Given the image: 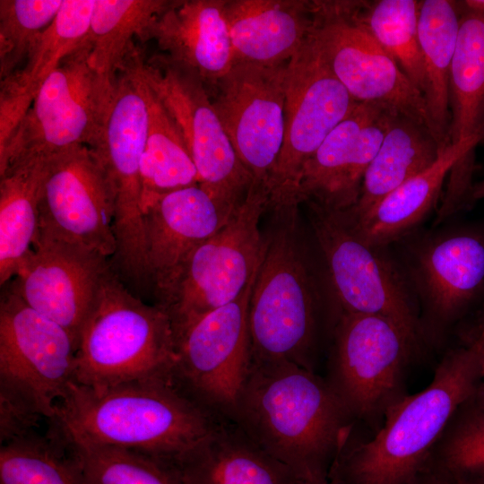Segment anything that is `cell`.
Here are the masks:
<instances>
[{"instance_id":"obj_13","label":"cell","mask_w":484,"mask_h":484,"mask_svg":"<svg viewBox=\"0 0 484 484\" xmlns=\"http://www.w3.org/2000/svg\"><path fill=\"white\" fill-rule=\"evenodd\" d=\"M359 1H310L314 34L329 68L358 103H370L431 125L422 92L359 17Z\"/></svg>"},{"instance_id":"obj_15","label":"cell","mask_w":484,"mask_h":484,"mask_svg":"<svg viewBox=\"0 0 484 484\" xmlns=\"http://www.w3.org/2000/svg\"><path fill=\"white\" fill-rule=\"evenodd\" d=\"M137 66L180 130L199 185L221 200L240 203L253 180L238 160L203 82L163 54L145 59L139 48Z\"/></svg>"},{"instance_id":"obj_5","label":"cell","mask_w":484,"mask_h":484,"mask_svg":"<svg viewBox=\"0 0 484 484\" xmlns=\"http://www.w3.org/2000/svg\"><path fill=\"white\" fill-rule=\"evenodd\" d=\"M172 321L128 289L110 268L79 336L74 383L91 389L145 380L173 382Z\"/></svg>"},{"instance_id":"obj_30","label":"cell","mask_w":484,"mask_h":484,"mask_svg":"<svg viewBox=\"0 0 484 484\" xmlns=\"http://www.w3.org/2000/svg\"><path fill=\"white\" fill-rule=\"evenodd\" d=\"M462 6L449 79L450 143L484 137V8Z\"/></svg>"},{"instance_id":"obj_29","label":"cell","mask_w":484,"mask_h":484,"mask_svg":"<svg viewBox=\"0 0 484 484\" xmlns=\"http://www.w3.org/2000/svg\"><path fill=\"white\" fill-rule=\"evenodd\" d=\"M448 0L420 1L419 40L422 54L426 101L432 134L439 148L450 144L449 79L462 8Z\"/></svg>"},{"instance_id":"obj_25","label":"cell","mask_w":484,"mask_h":484,"mask_svg":"<svg viewBox=\"0 0 484 484\" xmlns=\"http://www.w3.org/2000/svg\"><path fill=\"white\" fill-rule=\"evenodd\" d=\"M95 0H64L22 67L0 83V150L30 109L47 77L87 39Z\"/></svg>"},{"instance_id":"obj_23","label":"cell","mask_w":484,"mask_h":484,"mask_svg":"<svg viewBox=\"0 0 484 484\" xmlns=\"http://www.w3.org/2000/svg\"><path fill=\"white\" fill-rule=\"evenodd\" d=\"M226 0H175L153 24L149 39L171 62L216 87L234 65Z\"/></svg>"},{"instance_id":"obj_44","label":"cell","mask_w":484,"mask_h":484,"mask_svg":"<svg viewBox=\"0 0 484 484\" xmlns=\"http://www.w3.org/2000/svg\"><path fill=\"white\" fill-rule=\"evenodd\" d=\"M483 142H484V140H483Z\"/></svg>"},{"instance_id":"obj_7","label":"cell","mask_w":484,"mask_h":484,"mask_svg":"<svg viewBox=\"0 0 484 484\" xmlns=\"http://www.w3.org/2000/svg\"><path fill=\"white\" fill-rule=\"evenodd\" d=\"M321 254L335 317L345 314L376 315L400 326L421 350L427 344L419 307L401 265L387 246L366 243L343 211L305 202Z\"/></svg>"},{"instance_id":"obj_6","label":"cell","mask_w":484,"mask_h":484,"mask_svg":"<svg viewBox=\"0 0 484 484\" xmlns=\"http://www.w3.org/2000/svg\"><path fill=\"white\" fill-rule=\"evenodd\" d=\"M134 47L117 73L108 115L91 147L108 180L114 203L117 251L114 272L136 289L147 287L143 250L141 163L149 121L147 85Z\"/></svg>"},{"instance_id":"obj_40","label":"cell","mask_w":484,"mask_h":484,"mask_svg":"<svg viewBox=\"0 0 484 484\" xmlns=\"http://www.w3.org/2000/svg\"><path fill=\"white\" fill-rule=\"evenodd\" d=\"M290 484H332L328 477L317 475H296L292 473Z\"/></svg>"},{"instance_id":"obj_38","label":"cell","mask_w":484,"mask_h":484,"mask_svg":"<svg viewBox=\"0 0 484 484\" xmlns=\"http://www.w3.org/2000/svg\"><path fill=\"white\" fill-rule=\"evenodd\" d=\"M43 417L21 397L0 389L1 445L22 438L36 432Z\"/></svg>"},{"instance_id":"obj_39","label":"cell","mask_w":484,"mask_h":484,"mask_svg":"<svg viewBox=\"0 0 484 484\" xmlns=\"http://www.w3.org/2000/svg\"><path fill=\"white\" fill-rule=\"evenodd\" d=\"M476 343V342H475ZM479 346V382L472 394L473 399L484 407V341L476 343Z\"/></svg>"},{"instance_id":"obj_32","label":"cell","mask_w":484,"mask_h":484,"mask_svg":"<svg viewBox=\"0 0 484 484\" xmlns=\"http://www.w3.org/2000/svg\"><path fill=\"white\" fill-rule=\"evenodd\" d=\"M147 91L149 121L141 163L142 211L160 194L199 184L196 167L180 130L148 85Z\"/></svg>"},{"instance_id":"obj_9","label":"cell","mask_w":484,"mask_h":484,"mask_svg":"<svg viewBox=\"0 0 484 484\" xmlns=\"http://www.w3.org/2000/svg\"><path fill=\"white\" fill-rule=\"evenodd\" d=\"M115 80L91 65L86 39L41 84L0 151V173L22 157L49 158L77 146L92 147L106 123Z\"/></svg>"},{"instance_id":"obj_20","label":"cell","mask_w":484,"mask_h":484,"mask_svg":"<svg viewBox=\"0 0 484 484\" xmlns=\"http://www.w3.org/2000/svg\"><path fill=\"white\" fill-rule=\"evenodd\" d=\"M240 203L221 200L198 184L160 194L143 208L147 285L154 304L171 289L193 251L217 233Z\"/></svg>"},{"instance_id":"obj_26","label":"cell","mask_w":484,"mask_h":484,"mask_svg":"<svg viewBox=\"0 0 484 484\" xmlns=\"http://www.w3.org/2000/svg\"><path fill=\"white\" fill-rule=\"evenodd\" d=\"M180 484H290L292 472L238 426L221 421L197 447L163 462Z\"/></svg>"},{"instance_id":"obj_3","label":"cell","mask_w":484,"mask_h":484,"mask_svg":"<svg viewBox=\"0 0 484 484\" xmlns=\"http://www.w3.org/2000/svg\"><path fill=\"white\" fill-rule=\"evenodd\" d=\"M479 346L448 350L422 391L406 395L371 438H348L328 474L332 484H411L456 409L479 382Z\"/></svg>"},{"instance_id":"obj_21","label":"cell","mask_w":484,"mask_h":484,"mask_svg":"<svg viewBox=\"0 0 484 484\" xmlns=\"http://www.w3.org/2000/svg\"><path fill=\"white\" fill-rule=\"evenodd\" d=\"M393 111L358 103L305 163L298 201L346 211L358 202L363 177L378 152Z\"/></svg>"},{"instance_id":"obj_2","label":"cell","mask_w":484,"mask_h":484,"mask_svg":"<svg viewBox=\"0 0 484 484\" xmlns=\"http://www.w3.org/2000/svg\"><path fill=\"white\" fill-rule=\"evenodd\" d=\"M232 422L293 474L324 477L355 427L326 378L286 361L251 364Z\"/></svg>"},{"instance_id":"obj_36","label":"cell","mask_w":484,"mask_h":484,"mask_svg":"<svg viewBox=\"0 0 484 484\" xmlns=\"http://www.w3.org/2000/svg\"><path fill=\"white\" fill-rule=\"evenodd\" d=\"M64 443L85 484H180L165 462L149 455L112 446Z\"/></svg>"},{"instance_id":"obj_35","label":"cell","mask_w":484,"mask_h":484,"mask_svg":"<svg viewBox=\"0 0 484 484\" xmlns=\"http://www.w3.org/2000/svg\"><path fill=\"white\" fill-rule=\"evenodd\" d=\"M420 1L362 2L359 17L376 40L422 92L425 76L419 40Z\"/></svg>"},{"instance_id":"obj_41","label":"cell","mask_w":484,"mask_h":484,"mask_svg":"<svg viewBox=\"0 0 484 484\" xmlns=\"http://www.w3.org/2000/svg\"><path fill=\"white\" fill-rule=\"evenodd\" d=\"M480 199H484V179L474 184L470 196V204Z\"/></svg>"},{"instance_id":"obj_28","label":"cell","mask_w":484,"mask_h":484,"mask_svg":"<svg viewBox=\"0 0 484 484\" xmlns=\"http://www.w3.org/2000/svg\"><path fill=\"white\" fill-rule=\"evenodd\" d=\"M48 158L22 157L0 173V285L15 276L39 225L40 190Z\"/></svg>"},{"instance_id":"obj_12","label":"cell","mask_w":484,"mask_h":484,"mask_svg":"<svg viewBox=\"0 0 484 484\" xmlns=\"http://www.w3.org/2000/svg\"><path fill=\"white\" fill-rule=\"evenodd\" d=\"M357 105L329 68L313 30L287 63L284 141L266 186L268 209L298 207L305 163Z\"/></svg>"},{"instance_id":"obj_4","label":"cell","mask_w":484,"mask_h":484,"mask_svg":"<svg viewBox=\"0 0 484 484\" xmlns=\"http://www.w3.org/2000/svg\"><path fill=\"white\" fill-rule=\"evenodd\" d=\"M298 207L272 212L248 306L252 363L315 370L320 321L316 281L298 236Z\"/></svg>"},{"instance_id":"obj_31","label":"cell","mask_w":484,"mask_h":484,"mask_svg":"<svg viewBox=\"0 0 484 484\" xmlns=\"http://www.w3.org/2000/svg\"><path fill=\"white\" fill-rule=\"evenodd\" d=\"M175 0H95L87 37L91 65L115 79L134 38L149 40L151 27Z\"/></svg>"},{"instance_id":"obj_34","label":"cell","mask_w":484,"mask_h":484,"mask_svg":"<svg viewBox=\"0 0 484 484\" xmlns=\"http://www.w3.org/2000/svg\"><path fill=\"white\" fill-rule=\"evenodd\" d=\"M0 484H85L80 467L52 431L1 445Z\"/></svg>"},{"instance_id":"obj_43","label":"cell","mask_w":484,"mask_h":484,"mask_svg":"<svg viewBox=\"0 0 484 484\" xmlns=\"http://www.w3.org/2000/svg\"><path fill=\"white\" fill-rule=\"evenodd\" d=\"M463 3L468 6L484 8V0H467V1H464Z\"/></svg>"},{"instance_id":"obj_42","label":"cell","mask_w":484,"mask_h":484,"mask_svg":"<svg viewBox=\"0 0 484 484\" xmlns=\"http://www.w3.org/2000/svg\"><path fill=\"white\" fill-rule=\"evenodd\" d=\"M411 484H436V482L428 473L422 471Z\"/></svg>"},{"instance_id":"obj_1","label":"cell","mask_w":484,"mask_h":484,"mask_svg":"<svg viewBox=\"0 0 484 484\" xmlns=\"http://www.w3.org/2000/svg\"><path fill=\"white\" fill-rule=\"evenodd\" d=\"M223 421L172 381H134L104 389L73 382L49 421L64 442L112 446L174 461Z\"/></svg>"},{"instance_id":"obj_17","label":"cell","mask_w":484,"mask_h":484,"mask_svg":"<svg viewBox=\"0 0 484 484\" xmlns=\"http://www.w3.org/2000/svg\"><path fill=\"white\" fill-rule=\"evenodd\" d=\"M405 262L426 342H436L484 290V236L471 229L432 235L412 245Z\"/></svg>"},{"instance_id":"obj_19","label":"cell","mask_w":484,"mask_h":484,"mask_svg":"<svg viewBox=\"0 0 484 484\" xmlns=\"http://www.w3.org/2000/svg\"><path fill=\"white\" fill-rule=\"evenodd\" d=\"M110 268L102 255L37 234L8 283L31 308L66 329L78 344Z\"/></svg>"},{"instance_id":"obj_14","label":"cell","mask_w":484,"mask_h":484,"mask_svg":"<svg viewBox=\"0 0 484 484\" xmlns=\"http://www.w3.org/2000/svg\"><path fill=\"white\" fill-rule=\"evenodd\" d=\"M0 298V389L30 404L48 421L74 381L77 341L13 290Z\"/></svg>"},{"instance_id":"obj_16","label":"cell","mask_w":484,"mask_h":484,"mask_svg":"<svg viewBox=\"0 0 484 484\" xmlns=\"http://www.w3.org/2000/svg\"><path fill=\"white\" fill-rule=\"evenodd\" d=\"M37 234L108 259L115 255L113 197L90 147L77 146L48 158L40 190Z\"/></svg>"},{"instance_id":"obj_10","label":"cell","mask_w":484,"mask_h":484,"mask_svg":"<svg viewBox=\"0 0 484 484\" xmlns=\"http://www.w3.org/2000/svg\"><path fill=\"white\" fill-rule=\"evenodd\" d=\"M267 209V191L252 183L229 220L189 255L158 304L174 330L233 301L246 289L264 250L259 223Z\"/></svg>"},{"instance_id":"obj_22","label":"cell","mask_w":484,"mask_h":484,"mask_svg":"<svg viewBox=\"0 0 484 484\" xmlns=\"http://www.w3.org/2000/svg\"><path fill=\"white\" fill-rule=\"evenodd\" d=\"M483 140L477 136L450 143L429 168L403 182L362 218L347 220L366 243L387 246L406 237L437 206L447 177L445 200L453 205L464 203L474 186L475 149Z\"/></svg>"},{"instance_id":"obj_33","label":"cell","mask_w":484,"mask_h":484,"mask_svg":"<svg viewBox=\"0 0 484 484\" xmlns=\"http://www.w3.org/2000/svg\"><path fill=\"white\" fill-rule=\"evenodd\" d=\"M423 471L436 484H484V407L472 395L454 412Z\"/></svg>"},{"instance_id":"obj_24","label":"cell","mask_w":484,"mask_h":484,"mask_svg":"<svg viewBox=\"0 0 484 484\" xmlns=\"http://www.w3.org/2000/svg\"><path fill=\"white\" fill-rule=\"evenodd\" d=\"M235 64H287L312 34L309 1L227 0Z\"/></svg>"},{"instance_id":"obj_8","label":"cell","mask_w":484,"mask_h":484,"mask_svg":"<svg viewBox=\"0 0 484 484\" xmlns=\"http://www.w3.org/2000/svg\"><path fill=\"white\" fill-rule=\"evenodd\" d=\"M420 351L390 319L366 314L335 317L326 380L355 426L373 435L406 395V375Z\"/></svg>"},{"instance_id":"obj_37","label":"cell","mask_w":484,"mask_h":484,"mask_svg":"<svg viewBox=\"0 0 484 484\" xmlns=\"http://www.w3.org/2000/svg\"><path fill=\"white\" fill-rule=\"evenodd\" d=\"M64 0L0 1V80L20 70Z\"/></svg>"},{"instance_id":"obj_27","label":"cell","mask_w":484,"mask_h":484,"mask_svg":"<svg viewBox=\"0 0 484 484\" xmlns=\"http://www.w3.org/2000/svg\"><path fill=\"white\" fill-rule=\"evenodd\" d=\"M441 151L428 126L392 112L380 149L363 177L358 202L343 211L348 220L362 218L403 182L429 168Z\"/></svg>"},{"instance_id":"obj_11","label":"cell","mask_w":484,"mask_h":484,"mask_svg":"<svg viewBox=\"0 0 484 484\" xmlns=\"http://www.w3.org/2000/svg\"><path fill=\"white\" fill-rule=\"evenodd\" d=\"M255 275L236 299L174 330V384L225 421H233L251 368L248 306Z\"/></svg>"},{"instance_id":"obj_18","label":"cell","mask_w":484,"mask_h":484,"mask_svg":"<svg viewBox=\"0 0 484 484\" xmlns=\"http://www.w3.org/2000/svg\"><path fill=\"white\" fill-rule=\"evenodd\" d=\"M286 68L235 64L212 99L238 160L265 190L284 141Z\"/></svg>"}]
</instances>
